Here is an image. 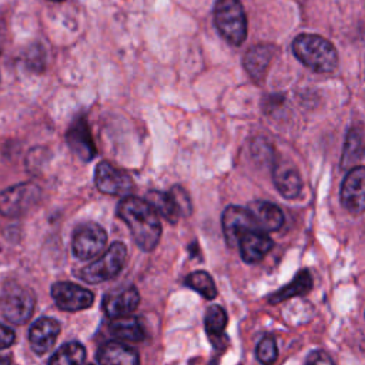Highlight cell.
I'll return each mask as SVG.
<instances>
[{
  "label": "cell",
  "instance_id": "cell-1",
  "mask_svg": "<svg viewBox=\"0 0 365 365\" xmlns=\"http://www.w3.org/2000/svg\"><path fill=\"white\" fill-rule=\"evenodd\" d=\"M118 217L127 224L135 244L144 251H153L161 237V222L151 205L141 198L127 195L117 207Z\"/></svg>",
  "mask_w": 365,
  "mask_h": 365
},
{
  "label": "cell",
  "instance_id": "cell-2",
  "mask_svg": "<svg viewBox=\"0 0 365 365\" xmlns=\"http://www.w3.org/2000/svg\"><path fill=\"white\" fill-rule=\"evenodd\" d=\"M294 56L309 70L315 73H331L338 66V53L327 38L302 33L292 41Z\"/></svg>",
  "mask_w": 365,
  "mask_h": 365
},
{
  "label": "cell",
  "instance_id": "cell-3",
  "mask_svg": "<svg viewBox=\"0 0 365 365\" xmlns=\"http://www.w3.org/2000/svg\"><path fill=\"white\" fill-rule=\"evenodd\" d=\"M214 23L221 37L231 46H241L247 38V16L240 0H217Z\"/></svg>",
  "mask_w": 365,
  "mask_h": 365
},
{
  "label": "cell",
  "instance_id": "cell-4",
  "mask_svg": "<svg viewBox=\"0 0 365 365\" xmlns=\"http://www.w3.org/2000/svg\"><path fill=\"white\" fill-rule=\"evenodd\" d=\"M127 248L123 242H113L108 250L97 261L80 269L78 278L87 284H98L114 278L124 267Z\"/></svg>",
  "mask_w": 365,
  "mask_h": 365
},
{
  "label": "cell",
  "instance_id": "cell-5",
  "mask_svg": "<svg viewBox=\"0 0 365 365\" xmlns=\"http://www.w3.org/2000/svg\"><path fill=\"white\" fill-rule=\"evenodd\" d=\"M34 295L21 285H10L0 298V309L3 317L17 325L27 322L34 311Z\"/></svg>",
  "mask_w": 365,
  "mask_h": 365
},
{
  "label": "cell",
  "instance_id": "cell-6",
  "mask_svg": "<svg viewBox=\"0 0 365 365\" xmlns=\"http://www.w3.org/2000/svg\"><path fill=\"white\" fill-rule=\"evenodd\" d=\"M40 198V188L33 182H20L0 192V214L16 218L26 214Z\"/></svg>",
  "mask_w": 365,
  "mask_h": 365
},
{
  "label": "cell",
  "instance_id": "cell-7",
  "mask_svg": "<svg viewBox=\"0 0 365 365\" xmlns=\"http://www.w3.org/2000/svg\"><path fill=\"white\" fill-rule=\"evenodd\" d=\"M107 242V234L103 227L96 222H84L78 225L73 234L71 248L78 259H91L98 255Z\"/></svg>",
  "mask_w": 365,
  "mask_h": 365
},
{
  "label": "cell",
  "instance_id": "cell-8",
  "mask_svg": "<svg viewBox=\"0 0 365 365\" xmlns=\"http://www.w3.org/2000/svg\"><path fill=\"white\" fill-rule=\"evenodd\" d=\"M94 181L100 192L127 197L133 190L131 177L108 161H100L96 167Z\"/></svg>",
  "mask_w": 365,
  "mask_h": 365
},
{
  "label": "cell",
  "instance_id": "cell-9",
  "mask_svg": "<svg viewBox=\"0 0 365 365\" xmlns=\"http://www.w3.org/2000/svg\"><path fill=\"white\" fill-rule=\"evenodd\" d=\"M50 292L56 305L60 309L70 311V312L86 309L94 301V295L91 291L66 281L53 284Z\"/></svg>",
  "mask_w": 365,
  "mask_h": 365
},
{
  "label": "cell",
  "instance_id": "cell-10",
  "mask_svg": "<svg viewBox=\"0 0 365 365\" xmlns=\"http://www.w3.org/2000/svg\"><path fill=\"white\" fill-rule=\"evenodd\" d=\"M364 181H365V170L362 165L352 167L342 181L341 204L351 214H361L365 208Z\"/></svg>",
  "mask_w": 365,
  "mask_h": 365
},
{
  "label": "cell",
  "instance_id": "cell-11",
  "mask_svg": "<svg viewBox=\"0 0 365 365\" xmlns=\"http://www.w3.org/2000/svg\"><path fill=\"white\" fill-rule=\"evenodd\" d=\"M221 224L225 241L230 247H237L240 238L247 231L258 230L248 210L238 205H230L224 210Z\"/></svg>",
  "mask_w": 365,
  "mask_h": 365
},
{
  "label": "cell",
  "instance_id": "cell-12",
  "mask_svg": "<svg viewBox=\"0 0 365 365\" xmlns=\"http://www.w3.org/2000/svg\"><path fill=\"white\" fill-rule=\"evenodd\" d=\"M66 141L70 150L83 161H90L96 157L97 150L84 117H78L71 123L66 133Z\"/></svg>",
  "mask_w": 365,
  "mask_h": 365
},
{
  "label": "cell",
  "instance_id": "cell-13",
  "mask_svg": "<svg viewBox=\"0 0 365 365\" xmlns=\"http://www.w3.org/2000/svg\"><path fill=\"white\" fill-rule=\"evenodd\" d=\"M272 181L278 192L288 200H294L301 194L302 178L299 171L292 163L287 160H279L274 164Z\"/></svg>",
  "mask_w": 365,
  "mask_h": 365
},
{
  "label": "cell",
  "instance_id": "cell-14",
  "mask_svg": "<svg viewBox=\"0 0 365 365\" xmlns=\"http://www.w3.org/2000/svg\"><path fill=\"white\" fill-rule=\"evenodd\" d=\"M60 334V324L54 318L43 317L29 329V342L37 355L47 354Z\"/></svg>",
  "mask_w": 365,
  "mask_h": 365
},
{
  "label": "cell",
  "instance_id": "cell-15",
  "mask_svg": "<svg viewBox=\"0 0 365 365\" xmlns=\"http://www.w3.org/2000/svg\"><path fill=\"white\" fill-rule=\"evenodd\" d=\"M275 47L272 44H255L250 47L244 56V68L255 83H262L268 67L274 58Z\"/></svg>",
  "mask_w": 365,
  "mask_h": 365
},
{
  "label": "cell",
  "instance_id": "cell-16",
  "mask_svg": "<svg viewBox=\"0 0 365 365\" xmlns=\"http://www.w3.org/2000/svg\"><path fill=\"white\" fill-rule=\"evenodd\" d=\"M140 304V294L137 288L128 287L115 292H110L104 297L101 307L108 318H120L133 312Z\"/></svg>",
  "mask_w": 365,
  "mask_h": 365
},
{
  "label": "cell",
  "instance_id": "cell-17",
  "mask_svg": "<svg viewBox=\"0 0 365 365\" xmlns=\"http://www.w3.org/2000/svg\"><path fill=\"white\" fill-rule=\"evenodd\" d=\"M274 242L269 235L261 230H250L238 241L241 257L248 264L261 261L272 248Z\"/></svg>",
  "mask_w": 365,
  "mask_h": 365
},
{
  "label": "cell",
  "instance_id": "cell-18",
  "mask_svg": "<svg viewBox=\"0 0 365 365\" xmlns=\"http://www.w3.org/2000/svg\"><path fill=\"white\" fill-rule=\"evenodd\" d=\"M251 214L258 230L267 231H278L284 224V214L281 208L269 201L257 200L247 207Z\"/></svg>",
  "mask_w": 365,
  "mask_h": 365
},
{
  "label": "cell",
  "instance_id": "cell-19",
  "mask_svg": "<svg viewBox=\"0 0 365 365\" xmlns=\"http://www.w3.org/2000/svg\"><path fill=\"white\" fill-rule=\"evenodd\" d=\"M97 361L98 365H140L137 351L118 341L104 344L98 349Z\"/></svg>",
  "mask_w": 365,
  "mask_h": 365
},
{
  "label": "cell",
  "instance_id": "cell-20",
  "mask_svg": "<svg viewBox=\"0 0 365 365\" xmlns=\"http://www.w3.org/2000/svg\"><path fill=\"white\" fill-rule=\"evenodd\" d=\"M110 334L124 342H141L144 339V329L134 317L114 318L110 324Z\"/></svg>",
  "mask_w": 365,
  "mask_h": 365
},
{
  "label": "cell",
  "instance_id": "cell-21",
  "mask_svg": "<svg viewBox=\"0 0 365 365\" xmlns=\"http://www.w3.org/2000/svg\"><path fill=\"white\" fill-rule=\"evenodd\" d=\"M311 287H312L311 274H309V271L302 269L301 272H298V275L291 282H288L287 285H284L282 288H279L277 292H274L269 297V304H279L285 299L305 295L307 292H309Z\"/></svg>",
  "mask_w": 365,
  "mask_h": 365
},
{
  "label": "cell",
  "instance_id": "cell-22",
  "mask_svg": "<svg viewBox=\"0 0 365 365\" xmlns=\"http://www.w3.org/2000/svg\"><path fill=\"white\" fill-rule=\"evenodd\" d=\"M145 201L151 205V208L157 212V215H161L168 222L175 224L180 218L178 208L170 195V192H163L157 190H151L145 195Z\"/></svg>",
  "mask_w": 365,
  "mask_h": 365
},
{
  "label": "cell",
  "instance_id": "cell-23",
  "mask_svg": "<svg viewBox=\"0 0 365 365\" xmlns=\"http://www.w3.org/2000/svg\"><path fill=\"white\" fill-rule=\"evenodd\" d=\"M228 317L222 307L211 305L204 314V328L212 342L224 338V329L227 327Z\"/></svg>",
  "mask_w": 365,
  "mask_h": 365
},
{
  "label": "cell",
  "instance_id": "cell-24",
  "mask_svg": "<svg viewBox=\"0 0 365 365\" xmlns=\"http://www.w3.org/2000/svg\"><path fill=\"white\" fill-rule=\"evenodd\" d=\"M84 361L86 348L80 342H67L51 355L48 365H83Z\"/></svg>",
  "mask_w": 365,
  "mask_h": 365
},
{
  "label": "cell",
  "instance_id": "cell-25",
  "mask_svg": "<svg viewBox=\"0 0 365 365\" xmlns=\"http://www.w3.org/2000/svg\"><path fill=\"white\" fill-rule=\"evenodd\" d=\"M187 287L197 291L207 299H212L217 297V287L214 284L212 277L207 271H194L185 278Z\"/></svg>",
  "mask_w": 365,
  "mask_h": 365
},
{
  "label": "cell",
  "instance_id": "cell-26",
  "mask_svg": "<svg viewBox=\"0 0 365 365\" xmlns=\"http://www.w3.org/2000/svg\"><path fill=\"white\" fill-rule=\"evenodd\" d=\"M362 153V135L358 130H349L346 143H345V150L342 154V167H349L355 164L361 158Z\"/></svg>",
  "mask_w": 365,
  "mask_h": 365
},
{
  "label": "cell",
  "instance_id": "cell-27",
  "mask_svg": "<svg viewBox=\"0 0 365 365\" xmlns=\"http://www.w3.org/2000/svg\"><path fill=\"white\" fill-rule=\"evenodd\" d=\"M255 355L262 365H272L278 356V348H277L275 339L272 336H264L257 345Z\"/></svg>",
  "mask_w": 365,
  "mask_h": 365
},
{
  "label": "cell",
  "instance_id": "cell-28",
  "mask_svg": "<svg viewBox=\"0 0 365 365\" xmlns=\"http://www.w3.org/2000/svg\"><path fill=\"white\" fill-rule=\"evenodd\" d=\"M168 192L173 197V200H174V202H175V205L178 208L180 217H188L191 214V211H192V204H191L188 192L182 187H180V185L171 187V190Z\"/></svg>",
  "mask_w": 365,
  "mask_h": 365
},
{
  "label": "cell",
  "instance_id": "cell-29",
  "mask_svg": "<svg viewBox=\"0 0 365 365\" xmlns=\"http://www.w3.org/2000/svg\"><path fill=\"white\" fill-rule=\"evenodd\" d=\"M16 341V334L11 328L0 324V349H6L11 346Z\"/></svg>",
  "mask_w": 365,
  "mask_h": 365
},
{
  "label": "cell",
  "instance_id": "cell-30",
  "mask_svg": "<svg viewBox=\"0 0 365 365\" xmlns=\"http://www.w3.org/2000/svg\"><path fill=\"white\" fill-rule=\"evenodd\" d=\"M307 365H335L334 361L322 351H315L309 354L307 359Z\"/></svg>",
  "mask_w": 365,
  "mask_h": 365
},
{
  "label": "cell",
  "instance_id": "cell-31",
  "mask_svg": "<svg viewBox=\"0 0 365 365\" xmlns=\"http://www.w3.org/2000/svg\"><path fill=\"white\" fill-rule=\"evenodd\" d=\"M10 362H9V359H6V358H0V365H9Z\"/></svg>",
  "mask_w": 365,
  "mask_h": 365
},
{
  "label": "cell",
  "instance_id": "cell-32",
  "mask_svg": "<svg viewBox=\"0 0 365 365\" xmlns=\"http://www.w3.org/2000/svg\"><path fill=\"white\" fill-rule=\"evenodd\" d=\"M50 1H54V3H61V1H64V0H50Z\"/></svg>",
  "mask_w": 365,
  "mask_h": 365
}]
</instances>
